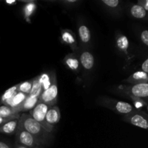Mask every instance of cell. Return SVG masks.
<instances>
[{
  "instance_id": "cell-31",
  "label": "cell",
  "mask_w": 148,
  "mask_h": 148,
  "mask_svg": "<svg viewBox=\"0 0 148 148\" xmlns=\"http://www.w3.org/2000/svg\"><path fill=\"white\" fill-rule=\"evenodd\" d=\"M141 69L142 71L148 74V58L143 62L141 65Z\"/></svg>"
},
{
  "instance_id": "cell-14",
  "label": "cell",
  "mask_w": 148,
  "mask_h": 148,
  "mask_svg": "<svg viewBox=\"0 0 148 148\" xmlns=\"http://www.w3.org/2000/svg\"><path fill=\"white\" fill-rule=\"evenodd\" d=\"M61 113L57 106H53L49 108L46 115V122L49 125L54 127L60 121Z\"/></svg>"
},
{
  "instance_id": "cell-35",
  "label": "cell",
  "mask_w": 148,
  "mask_h": 148,
  "mask_svg": "<svg viewBox=\"0 0 148 148\" xmlns=\"http://www.w3.org/2000/svg\"><path fill=\"white\" fill-rule=\"evenodd\" d=\"M147 108H148V106H147Z\"/></svg>"
},
{
  "instance_id": "cell-25",
  "label": "cell",
  "mask_w": 148,
  "mask_h": 148,
  "mask_svg": "<svg viewBox=\"0 0 148 148\" xmlns=\"http://www.w3.org/2000/svg\"><path fill=\"white\" fill-rule=\"evenodd\" d=\"M42 92H43V90H42V87L40 85V84L39 83L38 78L37 76L36 77L33 78V86H32L31 91H30V93L29 94V95L33 97H40Z\"/></svg>"
},
{
  "instance_id": "cell-10",
  "label": "cell",
  "mask_w": 148,
  "mask_h": 148,
  "mask_svg": "<svg viewBox=\"0 0 148 148\" xmlns=\"http://www.w3.org/2000/svg\"><path fill=\"white\" fill-rule=\"evenodd\" d=\"M81 68L85 71H91L95 65V58L91 52L85 49H79L78 52Z\"/></svg>"
},
{
  "instance_id": "cell-7",
  "label": "cell",
  "mask_w": 148,
  "mask_h": 148,
  "mask_svg": "<svg viewBox=\"0 0 148 148\" xmlns=\"http://www.w3.org/2000/svg\"><path fill=\"white\" fill-rule=\"evenodd\" d=\"M116 47L119 53L125 58L126 62L130 63L134 59V55L131 54L129 51L130 49V41L127 36L121 33H117L115 38Z\"/></svg>"
},
{
  "instance_id": "cell-22",
  "label": "cell",
  "mask_w": 148,
  "mask_h": 148,
  "mask_svg": "<svg viewBox=\"0 0 148 148\" xmlns=\"http://www.w3.org/2000/svg\"><path fill=\"white\" fill-rule=\"evenodd\" d=\"M21 114H17L16 111L7 106H0V117L3 118L20 119Z\"/></svg>"
},
{
  "instance_id": "cell-18",
  "label": "cell",
  "mask_w": 148,
  "mask_h": 148,
  "mask_svg": "<svg viewBox=\"0 0 148 148\" xmlns=\"http://www.w3.org/2000/svg\"><path fill=\"white\" fill-rule=\"evenodd\" d=\"M39 99H40V97H33L27 95L25 101L23 102V103L17 109V113L20 114L21 112L30 111L36 107L38 103L39 102Z\"/></svg>"
},
{
  "instance_id": "cell-29",
  "label": "cell",
  "mask_w": 148,
  "mask_h": 148,
  "mask_svg": "<svg viewBox=\"0 0 148 148\" xmlns=\"http://www.w3.org/2000/svg\"><path fill=\"white\" fill-rule=\"evenodd\" d=\"M137 4L143 7L148 12V0H139Z\"/></svg>"
},
{
  "instance_id": "cell-1",
  "label": "cell",
  "mask_w": 148,
  "mask_h": 148,
  "mask_svg": "<svg viewBox=\"0 0 148 148\" xmlns=\"http://www.w3.org/2000/svg\"><path fill=\"white\" fill-rule=\"evenodd\" d=\"M18 127L30 133L45 145L46 147L50 145L54 138L53 133L47 131L38 122L33 119L29 114L24 113L20 115Z\"/></svg>"
},
{
  "instance_id": "cell-6",
  "label": "cell",
  "mask_w": 148,
  "mask_h": 148,
  "mask_svg": "<svg viewBox=\"0 0 148 148\" xmlns=\"http://www.w3.org/2000/svg\"><path fill=\"white\" fill-rule=\"evenodd\" d=\"M124 121L140 128L148 130V114L141 110H135L133 112L124 116Z\"/></svg>"
},
{
  "instance_id": "cell-32",
  "label": "cell",
  "mask_w": 148,
  "mask_h": 148,
  "mask_svg": "<svg viewBox=\"0 0 148 148\" xmlns=\"http://www.w3.org/2000/svg\"><path fill=\"white\" fill-rule=\"evenodd\" d=\"M12 119H19L16 118H3V117H0V127H1L2 124H4V123H6L7 121H10Z\"/></svg>"
},
{
  "instance_id": "cell-16",
  "label": "cell",
  "mask_w": 148,
  "mask_h": 148,
  "mask_svg": "<svg viewBox=\"0 0 148 148\" xmlns=\"http://www.w3.org/2000/svg\"><path fill=\"white\" fill-rule=\"evenodd\" d=\"M20 2L25 3L23 8V16L26 21L30 22V18L34 14L36 10V1L35 0H20Z\"/></svg>"
},
{
  "instance_id": "cell-2",
  "label": "cell",
  "mask_w": 148,
  "mask_h": 148,
  "mask_svg": "<svg viewBox=\"0 0 148 148\" xmlns=\"http://www.w3.org/2000/svg\"><path fill=\"white\" fill-rule=\"evenodd\" d=\"M99 106L108 108L119 114L125 116L135 111V108L132 104L124 101H118L108 97H101L97 101Z\"/></svg>"
},
{
  "instance_id": "cell-33",
  "label": "cell",
  "mask_w": 148,
  "mask_h": 148,
  "mask_svg": "<svg viewBox=\"0 0 148 148\" xmlns=\"http://www.w3.org/2000/svg\"><path fill=\"white\" fill-rule=\"evenodd\" d=\"M13 148H30V147H25V146L21 145H19L17 143H14V144L13 145Z\"/></svg>"
},
{
  "instance_id": "cell-4",
  "label": "cell",
  "mask_w": 148,
  "mask_h": 148,
  "mask_svg": "<svg viewBox=\"0 0 148 148\" xmlns=\"http://www.w3.org/2000/svg\"><path fill=\"white\" fill-rule=\"evenodd\" d=\"M15 143L25 147L30 148H46L43 145L36 137L30 133L21 128L17 129L15 133Z\"/></svg>"
},
{
  "instance_id": "cell-34",
  "label": "cell",
  "mask_w": 148,
  "mask_h": 148,
  "mask_svg": "<svg viewBox=\"0 0 148 148\" xmlns=\"http://www.w3.org/2000/svg\"><path fill=\"white\" fill-rule=\"evenodd\" d=\"M5 3L8 5H14V4H17V1H6Z\"/></svg>"
},
{
  "instance_id": "cell-28",
  "label": "cell",
  "mask_w": 148,
  "mask_h": 148,
  "mask_svg": "<svg viewBox=\"0 0 148 148\" xmlns=\"http://www.w3.org/2000/svg\"><path fill=\"white\" fill-rule=\"evenodd\" d=\"M0 148H13L12 145L0 137Z\"/></svg>"
},
{
  "instance_id": "cell-24",
  "label": "cell",
  "mask_w": 148,
  "mask_h": 148,
  "mask_svg": "<svg viewBox=\"0 0 148 148\" xmlns=\"http://www.w3.org/2000/svg\"><path fill=\"white\" fill-rule=\"evenodd\" d=\"M33 79L17 84V90H18V92L29 95V94L30 93V91H31L32 86H33Z\"/></svg>"
},
{
  "instance_id": "cell-23",
  "label": "cell",
  "mask_w": 148,
  "mask_h": 148,
  "mask_svg": "<svg viewBox=\"0 0 148 148\" xmlns=\"http://www.w3.org/2000/svg\"><path fill=\"white\" fill-rule=\"evenodd\" d=\"M17 92H18V90H17V85H14V86L9 88L7 90L4 92V93L1 96V99H0V103H2L4 105L6 102L12 99Z\"/></svg>"
},
{
  "instance_id": "cell-3",
  "label": "cell",
  "mask_w": 148,
  "mask_h": 148,
  "mask_svg": "<svg viewBox=\"0 0 148 148\" xmlns=\"http://www.w3.org/2000/svg\"><path fill=\"white\" fill-rule=\"evenodd\" d=\"M118 89L130 98L141 99L148 105V82L137 85H121Z\"/></svg>"
},
{
  "instance_id": "cell-19",
  "label": "cell",
  "mask_w": 148,
  "mask_h": 148,
  "mask_svg": "<svg viewBox=\"0 0 148 148\" xmlns=\"http://www.w3.org/2000/svg\"><path fill=\"white\" fill-rule=\"evenodd\" d=\"M27 97V95H25V94L17 92L12 99H10V101L6 102L4 105L10 107V108H13V109L15 110L16 112L17 113V109H18L19 107L23 103V102L25 101ZM17 114H18V113H17Z\"/></svg>"
},
{
  "instance_id": "cell-9",
  "label": "cell",
  "mask_w": 148,
  "mask_h": 148,
  "mask_svg": "<svg viewBox=\"0 0 148 148\" xmlns=\"http://www.w3.org/2000/svg\"><path fill=\"white\" fill-rule=\"evenodd\" d=\"M61 40L72 49V52L78 53L80 48L78 46L76 36L72 30L69 29H62L61 30Z\"/></svg>"
},
{
  "instance_id": "cell-13",
  "label": "cell",
  "mask_w": 148,
  "mask_h": 148,
  "mask_svg": "<svg viewBox=\"0 0 148 148\" xmlns=\"http://www.w3.org/2000/svg\"><path fill=\"white\" fill-rule=\"evenodd\" d=\"M124 82L128 85H137V84L147 83L148 82V74L143 71H137L132 74L126 79Z\"/></svg>"
},
{
  "instance_id": "cell-8",
  "label": "cell",
  "mask_w": 148,
  "mask_h": 148,
  "mask_svg": "<svg viewBox=\"0 0 148 148\" xmlns=\"http://www.w3.org/2000/svg\"><path fill=\"white\" fill-rule=\"evenodd\" d=\"M58 100L57 79L55 78L47 90L43 91L40 95L39 101L44 103L49 106H56Z\"/></svg>"
},
{
  "instance_id": "cell-5",
  "label": "cell",
  "mask_w": 148,
  "mask_h": 148,
  "mask_svg": "<svg viewBox=\"0 0 148 148\" xmlns=\"http://www.w3.org/2000/svg\"><path fill=\"white\" fill-rule=\"evenodd\" d=\"M49 108L50 106L45 104L44 103L39 101L36 107L30 111H29V114L33 119L38 122L47 131L53 133L55 130V127H52L46 122V115Z\"/></svg>"
},
{
  "instance_id": "cell-15",
  "label": "cell",
  "mask_w": 148,
  "mask_h": 148,
  "mask_svg": "<svg viewBox=\"0 0 148 148\" xmlns=\"http://www.w3.org/2000/svg\"><path fill=\"white\" fill-rule=\"evenodd\" d=\"M38 78L39 83L42 87V90L44 91L49 88L53 79L56 78V75L55 71L52 70L50 72H43L38 76Z\"/></svg>"
},
{
  "instance_id": "cell-21",
  "label": "cell",
  "mask_w": 148,
  "mask_h": 148,
  "mask_svg": "<svg viewBox=\"0 0 148 148\" xmlns=\"http://www.w3.org/2000/svg\"><path fill=\"white\" fill-rule=\"evenodd\" d=\"M101 2L114 15L121 12V1L119 0H102Z\"/></svg>"
},
{
  "instance_id": "cell-20",
  "label": "cell",
  "mask_w": 148,
  "mask_h": 148,
  "mask_svg": "<svg viewBox=\"0 0 148 148\" xmlns=\"http://www.w3.org/2000/svg\"><path fill=\"white\" fill-rule=\"evenodd\" d=\"M130 14L134 18L140 20H148V12L138 4H132L130 9Z\"/></svg>"
},
{
  "instance_id": "cell-12",
  "label": "cell",
  "mask_w": 148,
  "mask_h": 148,
  "mask_svg": "<svg viewBox=\"0 0 148 148\" xmlns=\"http://www.w3.org/2000/svg\"><path fill=\"white\" fill-rule=\"evenodd\" d=\"M78 35H79V40L82 45V49H85L89 46L91 41V32L89 27L84 23H79L77 25Z\"/></svg>"
},
{
  "instance_id": "cell-27",
  "label": "cell",
  "mask_w": 148,
  "mask_h": 148,
  "mask_svg": "<svg viewBox=\"0 0 148 148\" xmlns=\"http://www.w3.org/2000/svg\"><path fill=\"white\" fill-rule=\"evenodd\" d=\"M140 39L145 46H148V30H144L141 32Z\"/></svg>"
},
{
  "instance_id": "cell-26",
  "label": "cell",
  "mask_w": 148,
  "mask_h": 148,
  "mask_svg": "<svg viewBox=\"0 0 148 148\" xmlns=\"http://www.w3.org/2000/svg\"><path fill=\"white\" fill-rule=\"evenodd\" d=\"M132 100L134 102V106H133L134 107V108L136 110H140L141 108H144V107L148 106L147 104L144 101H143V100L135 98H132Z\"/></svg>"
},
{
  "instance_id": "cell-30",
  "label": "cell",
  "mask_w": 148,
  "mask_h": 148,
  "mask_svg": "<svg viewBox=\"0 0 148 148\" xmlns=\"http://www.w3.org/2000/svg\"><path fill=\"white\" fill-rule=\"evenodd\" d=\"M60 2L63 3L66 6H75V4L79 3V1L77 0H65V1H62Z\"/></svg>"
},
{
  "instance_id": "cell-17",
  "label": "cell",
  "mask_w": 148,
  "mask_h": 148,
  "mask_svg": "<svg viewBox=\"0 0 148 148\" xmlns=\"http://www.w3.org/2000/svg\"><path fill=\"white\" fill-rule=\"evenodd\" d=\"M19 119H12L7 121L0 127V133L7 134V135H12L15 134L18 129Z\"/></svg>"
},
{
  "instance_id": "cell-11",
  "label": "cell",
  "mask_w": 148,
  "mask_h": 148,
  "mask_svg": "<svg viewBox=\"0 0 148 148\" xmlns=\"http://www.w3.org/2000/svg\"><path fill=\"white\" fill-rule=\"evenodd\" d=\"M63 63L68 69L75 73H79L80 72L81 65L77 53H74V52L68 53L64 58Z\"/></svg>"
}]
</instances>
